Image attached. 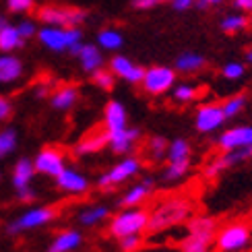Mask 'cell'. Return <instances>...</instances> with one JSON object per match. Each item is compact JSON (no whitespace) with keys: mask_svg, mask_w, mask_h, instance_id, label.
Wrapping results in <instances>:
<instances>
[{"mask_svg":"<svg viewBox=\"0 0 252 252\" xmlns=\"http://www.w3.org/2000/svg\"><path fill=\"white\" fill-rule=\"evenodd\" d=\"M192 215V205L188 198H170L163 201L153 213H149V232H163L170 229L172 225H178L182 221H188Z\"/></svg>","mask_w":252,"mask_h":252,"instance_id":"obj_1","label":"cell"},{"mask_svg":"<svg viewBox=\"0 0 252 252\" xmlns=\"http://www.w3.org/2000/svg\"><path fill=\"white\" fill-rule=\"evenodd\" d=\"M39 44L52 50V52H68L72 46L83 41V31L81 27H54V25H44L37 29Z\"/></svg>","mask_w":252,"mask_h":252,"instance_id":"obj_2","label":"cell"},{"mask_svg":"<svg viewBox=\"0 0 252 252\" xmlns=\"http://www.w3.org/2000/svg\"><path fill=\"white\" fill-rule=\"evenodd\" d=\"M149 225V213L145 209L136 207H124V211L112 217L110 221V234L114 238H124L130 234H143Z\"/></svg>","mask_w":252,"mask_h":252,"instance_id":"obj_3","label":"cell"},{"mask_svg":"<svg viewBox=\"0 0 252 252\" xmlns=\"http://www.w3.org/2000/svg\"><path fill=\"white\" fill-rule=\"evenodd\" d=\"M37 17L44 25H54V27H81L85 23L87 13L83 8L75 6H58V4H48L37 10Z\"/></svg>","mask_w":252,"mask_h":252,"instance_id":"obj_4","label":"cell"},{"mask_svg":"<svg viewBox=\"0 0 252 252\" xmlns=\"http://www.w3.org/2000/svg\"><path fill=\"white\" fill-rule=\"evenodd\" d=\"M176 85V68L170 66H151L145 68V77L141 81V87L145 93L157 97L163 95Z\"/></svg>","mask_w":252,"mask_h":252,"instance_id":"obj_5","label":"cell"},{"mask_svg":"<svg viewBox=\"0 0 252 252\" xmlns=\"http://www.w3.org/2000/svg\"><path fill=\"white\" fill-rule=\"evenodd\" d=\"M248 242H250V229L244 223L227 225L215 238L219 252H240L248 246Z\"/></svg>","mask_w":252,"mask_h":252,"instance_id":"obj_6","label":"cell"},{"mask_svg":"<svg viewBox=\"0 0 252 252\" xmlns=\"http://www.w3.org/2000/svg\"><path fill=\"white\" fill-rule=\"evenodd\" d=\"M56 217V209L52 207H35V209H29L21 215L17 221H13L8 225V234H19V232H25V229H33V227H41L50 223L52 219Z\"/></svg>","mask_w":252,"mask_h":252,"instance_id":"obj_7","label":"cell"},{"mask_svg":"<svg viewBox=\"0 0 252 252\" xmlns=\"http://www.w3.org/2000/svg\"><path fill=\"white\" fill-rule=\"evenodd\" d=\"M139 170H141V161L136 159V157H124V159L118 161L110 172L99 176L97 184H99V188H112L116 184L126 182L128 178L136 176V174H139Z\"/></svg>","mask_w":252,"mask_h":252,"instance_id":"obj_8","label":"cell"},{"mask_svg":"<svg viewBox=\"0 0 252 252\" xmlns=\"http://www.w3.org/2000/svg\"><path fill=\"white\" fill-rule=\"evenodd\" d=\"M225 114L221 103H205L196 110V116H194V126L198 132H215L217 128H221V124L225 122Z\"/></svg>","mask_w":252,"mask_h":252,"instance_id":"obj_9","label":"cell"},{"mask_svg":"<svg viewBox=\"0 0 252 252\" xmlns=\"http://www.w3.org/2000/svg\"><path fill=\"white\" fill-rule=\"evenodd\" d=\"M33 165H35V172L44 174V176H52V178H56L66 167L64 165V155H62V151L54 149V147H46V149H41L35 155Z\"/></svg>","mask_w":252,"mask_h":252,"instance_id":"obj_10","label":"cell"},{"mask_svg":"<svg viewBox=\"0 0 252 252\" xmlns=\"http://www.w3.org/2000/svg\"><path fill=\"white\" fill-rule=\"evenodd\" d=\"M219 149L234 151V149H246L252 147V126H234L219 134L217 139Z\"/></svg>","mask_w":252,"mask_h":252,"instance_id":"obj_11","label":"cell"},{"mask_svg":"<svg viewBox=\"0 0 252 252\" xmlns=\"http://www.w3.org/2000/svg\"><path fill=\"white\" fill-rule=\"evenodd\" d=\"M110 70L118 79H124L126 83H130V85H141V81L145 77V68L134 64L128 56H122V54H116L110 60Z\"/></svg>","mask_w":252,"mask_h":252,"instance_id":"obj_12","label":"cell"},{"mask_svg":"<svg viewBox=\"0 0 252 252\" xmlns=\"http://www.w3.org/2000/svg\"><path fill=\"white\" fill-rule=\"evenodd\" d=\"M106 132H108V147L114 153H118V155L130 153L134 143H136V139L141 136L139 128H128V126L118 128V130H106Z\"/></svg>","mask_w":252,"mask_h":252,"instance_id":"obj_13","label":"cell"},{"mask_svg":"<svg viewBox=\"0 0 252 252\" xmlns=\"http://www.w3.org/2000/svg\"><path fill=\"white\" fill-rule=\"evenodd\" d=\"M56 186L62 192L68 194H83L89 190V180L81 172L72 170V167H64L58 176H56Z\"/></svg>","mask_w":252,"mask_h":252,"instance_id":"obj_14","label":"cell"},{"mask_svg":"<svg viewBox=\"0 0 252 252\" xmlns=\"http://www.w3.org/2000/svg\"><path fill=\"white\" fill-rule=\"evenodd\" d=\"M23 77V62L10 52H2L0 56V85H8Z\"/></svg>","mask_w":252,"mask_h":252,"instance_id":"obj_15","label":"cell"},{"mask_svg":"<svg viewBox=\"0 0 252 252\" xmlns=\"http://www.w3.org/2000/svg\"><path fill=\"white\" fill-rule=\"evenodd\" d=\"M79 62H81V68L85 72H91L97 70L103 66V54H101V48L95 46V44H83L81 46V52L77 54Z\"/></svg>","mask_w":252,"mask_h":252,"instance_id":"obj_16","label":"cell"},{"mask_svg":"<svg viewBox=\"0 0 252 252\" xmlns=\"http://www.w3.org/2000/svg\"><path fill=\"white\" fill-rule=\"evenodd\" d=\"M205 66H207V58L203 54H196V52H182L174 62V68L178 72H186V75L203 70Z\"/></svg>","mask_w":252,"mask_h":252,"instance_id":"obj_17","label":"cell"},{"mask_svg":"<svg viewBox=\"0 0 252 252\" xmlns=\"http://www.w3.org/2000/svg\"><path fill=\"white\" fill-rule=\"evenodd\" d=\"M103 122H106V130H118L126 126V110L120 101L112 99L106 103L103 110Z\"/></svg>","mask_w":252,"mask_h":252,"instance_id":"obj_18","label":"cell"},{"mask_svg":"<svg viewBox=\"0 0 252 252\" xmlns=\"http://www.w3.org/2000/svg\"><path fill=\"white\" fill-rule=\"evenodd\" d=\"M151 188H153V180L151 178H145L143 182L134 184L132 188L126 190V194L120 198V207H136V205H141L145 198L149 196Z\"/></svg>","mask_w":252,"mask_h":252,"instance_id":"obj_19","label":"cell"},{"mask_svg":"<svg viewBox=\"0 0 252 252\" xmlns=\"http://www.w3.org/2000/svg\"><path fill=\"white\" fill-rule=\"evenodd\" d=\"M83 242V238L79 232H75V229H66V232H60L56 238H54V242L50 244L48 252H72V250H77Z\"/></svg>","mask_w":252,"mask_h":252,"instance_id":"obj_20","label":"cell"},{"mask_svg":"<svg viewBox=\"0 0 252 252\" xmlns=\"http://www.w3.org/2000/svg\"><path fill=\"white\" fill-rule=\"evenodd\" d=\"M79 99V89L77 87H72V85H64V87H60L58 91L52 93V97H50V103H52V108L54 110H70L72 106L77 103Z\"/></svg>","mask_w":252,"mask_h":252,"instance_id":"obj_21","label":"cell"},{"mask_svg":"<svg viewBox=\"0 0 252 252\" xmlns=\"http://www.w3.org/2000/svg\"><path fill=\"white\" fill-rule=\"evenodd\" d=\"M213 236V232H188V238L182 242L180 252H209Z\"/></svg>","mask_w":252,"mask_h":252,"instance_id":"obj_22","label":"cell"},{"mask_svg":"<svg viewBox=\"0 0 252 252\" xmlns=\"http://www.w3.org/2000/svg\"><path fill=\"white\" fill-rule=\"evenodd\" d=\"M25 37L19 33L17 25H4L0 29V52H15L19 48H23Z\"/></svg>","mask_w":252,"mask_h":252,"instance_id":"obj_23","label":"cell"},{"mask_svg":"<svg viewBox=\"0 0 252 252\" xmlns=\"http://www.w3.org/2000/svg\"><path fill=\"white\" fill-rule=\"evenodd\" d=\"M33 176H35V165L33 161H29V159H19L15 163V170H13V186L17 188H25L31 184V180H33Z\"/></svg>","mask_w":252,"mask_h":252,"instance_id":"obj_24","label":"cell"},{"mask_svg":"<svg viewBox=\"0 0 252 252\" xmlns=\"http://www.w3.org/2000/svg\"><path fill=\"white\" fill-rule=\"evenodd\" d=\"M108 145V132H95L91 136H85L77 147H75V153L77 155H89V153H97L101 151L103 147Z\"/></svg>","mask_w":252,"mask_h":252,"instance_id":"obj_25","label":"cell"},{"mask_svg":"<svg viewBox=\"0 0 252 252\" xmlns=\"http://www.w3.org/2000/svg\"><path fill=\"white\" fill-rule=\"evenodd\" d=\"M122 44H124V37L120 31L114 27H106L97 33V46L106 52H116L122 48Z\"/></svg>","mask_w":252,"mask_h":252,"instance_id":"obj_26","label":"cell"},{"mask_svg":"<svg viewBox=\"0 0 252 252\" xmlns=\"http://www.w3.org/2000/svg\"><path fill=\"white\" fill-rule=\"evenodd\" d=\"M250 25V19L246 17V13H229L221 19V23H219V27H221L223 33H229V35H234V33H240V31H244L246 27Z\"/></svg>","mask_w":252,"mask_h":252,"instance_id":"obj_27","label":"cell"},{"mask_svg":"<svg viewBox=\"0 0 252 252\" xmlns=\"http://www.w3.org/2000/svg\"><path fill=\"white\" fill-rule=\"evenodd\" d=\"M108 215H110V209L106 205H93V207L83 209V211L79 213V221L83 225H97Z\"/></svg>","mask_w":252,"mask_h":252,"instance_id":"obj_28","label":"cell"},{"mask_svg":"<svg viewBox=\"0 0 252 252\" xmlns=\"http://www.w3.org/2000/svg\"><path fill=\"white\" fill-rule=\"evenodd\" d=\"M246 103H248V97L244 95V93H240V95H234V97H229L221 103V108H223V114H225V118H236L238 114H242L244 108H246Z\"/></svg>","mask_w":252,"mask_h":252,"instance_id":"obj_29","label":"cell"},{"mask_svg":"<svg viewBox=\"0 0 252 252\" xmlns=\"http://www.w3.org/2000/svg\"><path fill=\"white\" fill-rule=\"evenodd\" d=\"M91 81H93V85H97L99 89H103V91H112L114 89V85H116V75L108 68H97V70H93L91 72Z\"/></svg>","mask_w":252,"mask_h":252,"instance_id":"obj_30","label":"cell"},{"mask_svg":"<svg viewBox=\"0 0 252 252\" xmlns=\"http://www.w3.org/2000/svg\"><path fill=\"white\" fill-rule=\"evenodd\" d=\"M186 157H190V145L186 139H174L167 145V161L186 159Z\"/></svg>","mask_w":252,"mask_h":252,"instance_id":"obj_31","label":"cell"},{"mask_svg":"<svg viewBox=\"0 0 252 252\" xmlns=\"http://www.w3.org/2000/svg\"><path fill=\"white\" fill-rule=\"evenodd\" d=\"M188 170H190V157H186V159H178V161H167L163 178L165 180H178V178L186 176Z\"/></svg>","mask_w":252,"mask_h":252,"instance_id":"obj_32","label":"cell"},{"mask_svg":"<svg viewBox=\"0 0 252 252\" xmlns=\"http://www.w3.org/2000/svg\"><path fill=\"white\" fill-rule=\"evenodd\" d=\"M196 95H198V89L194 85H188V83H180V85L172 87V97L178 103H188V101L196 99Z\"/></svg>","mask_w":252,"mask_h":252,"instance_id":"obj_33","label":"cell"},{"mask_svg":"<svg viewBox=\"0 0 252 252\" xmlns=\"http://www.w3.org/2000/svg\"><path fill=\"white\" fill-rule=\"evenodd\" d=\"M17 147V132L13 128H6L0 132V157H6L8 153H13Z\"/></svg>","mask_w":252,"mask_h":252,"instance_id":"obj_34","label":"cell"},{"mask_svg":"<svg viewBox=\"0 0 252 252\" xmlns=\"http://www.w3.org/2000/svg\"><path fill=\"white\" fill-rule=\"evenodd\" d=\"M244 72H246V66L242 64V62H225L223 68H221V77L227 79V81H238V79H242L244 77Z\"/></svg>","mask_w":252,"mask_h":252,"instance_id":"obj_35","label":"cell"},{"mask_svg":"<svg viewBox=\"0 0 252 252\" xmlns=\"http://www.w3.org/2000/svg\"><path fill=\"white\" fill-rule=\"evenodd\" d=\"M188 232H213L215 234V219L194 217L192 221H188Z\"/></svg>","mask_w":252,"mask_h":252,"instance_id":"obj_36","label":"cell"},{"mask_svg":"<svg viewBox=\"0 0 252 252\" xmlns=\"http://www.w3.org/2000/svg\"><path fill=\"white\" fill-rule=\"evenodd\" d=\"M149 153L153 159H161L163 155H167V141L163 136H153L149 141Z\"/></svg>","mask_w":252,"mask_h":252,"instance_id":"obj_37","label":"cell"},{"mask_svg":"<svg viewBox=\"0 0 252 252\" xmlns=\"http://www.w3.org/2000/svg\"><path fill=\"white\" fill-rule=\"evenodd\" d=\"M33 6H35V0H6V8L15 15L29 13Z\"/></svg>","mask_w":252,"mask_h":252,"instance_id":"obj_38","label":"cell"},{"mask_svg":"<svg viewBox=\"0 0 252 252\" xmlns=\"http://www.w3.org/2000/svg\"><path fill=\"white\" fill-rule=\"evenodd\" d=\"M143 244V238L141 234H130V236H124L120 238V250L122 252H136Z\"/></svg>","mask_w":252,"mask_h":252,"instance_id":"obj_39","label":"cell"},{"mask_svg":"<svg viewBox=\"0 0 252 252\" xmlns=\"http://www.w3.org/2000/svg\"><path fill=\"white\" fill-rule=\"evenodd\" d=\"M17 27H19V33L23 35L25 39L37 35V25H35V21H33V19H23V21H19Z\"/></svg>","mask_w":252,"mask_h":252,"instance_id":"obj_40","label":"cell"},{"mask_svg":"<svg viewBox=\"0 0 252 252\" xmlns=\"http://www.w3.org/2000/svg\"><path fill=\"white\" fill-rule=\"evenodd\" d=\"M161 0H132V8H136V10H151Z\"/></svg>","mask_w":252,"mask_h":252,"instance_id":"obj_41","label":"cell"},{"mask_svg":"<svg viewBox=\"0 0 252 252\" xmlns=\"http://www.w3.org/2000/svg\"><path fill=\"white\" fill-rule=\"evenodd\" d=\"M10 112H13V106H10V101L6 97L0 95V122L6 120L10 116Z\"/></svg>","mask_w":252,"mask_h":252,"instance_id":"obj_42","label":"cell"},{"mask_svg":"<svg viewBox=\"0 0 252 252\" xmlns=\"http://www.w3.org/2000/svg\"><path fill=\"white\" fill-rule=\"evenodd\" d=\"M17 196H19V201H23V203H31V201H35V192L31 190L29 186L19 188V190H17Z\"/></svg>","mask_w":252,"mask_h":252,"instance_id":"obj_43","label":"cell"},{"mask_svg":"<svg viewBox=\"0 0 252 252\" xmlns=\"http://www.w3.org/2000/svg\"><path fill=\"white\" fill-rule=\"evenodd\" d=\"M170 4H172L174 10H178V13H184V10L194 6V0H172Z\"/></svg>","mask_w":252,"mask_h":252,"instance_id":"obj_44","label":"cell"},{"mask_svg":"<svg viewBox=\"0 0 252 252\" xmlns=\"http://www.w3.org/2000/svg\"><path fill=\"white\" fill-rule=\"evenodd\" d=\"M219 4H223V0H194V6L196 8H213V6H219Z\"/></svg>","mask_w":252,"mask_h":252,"instance_id":"obj_45","label":"cell"},{"mask_svg":"<svg viewBox=\"0 0 252 252\" xmlns=\"http://www.w3.org/2000/svg\"><path fill=\"white\" fill-rule=\"evenodd\" d=\"M234 6L240 13H252V0H234Z\"/></svg>","mask_w":252,"mask_h":252,"instance_id":"obj_46","label":"cell"},{"mask_svg":"<svg viewBox=\"0 0 252 252\" xmlns=\"http://www.w3.org/2000/svg\"><path fill=\"white\" fill-rule=\"evenodd\" d=\"M35 93H37V97H46V95H48V87H46V85H39Z\"/></svg>","mask_w":252,"mask_h":252,"instance_id":"obj_47","label":"cell"},{"mask_svg":"<svg viewBox=\"0 0 252 252\" xmlns=\"http://www.w3.org/2000/svg\"><path fill=\"white\" fill-rule=\"evenodd\" d=\"M246 62H248V64H252V48L246 52Z\"/></svg>","mask_w":252,"mask_h":252,"instance_id":"obj_48","label":"cell"},{"mask_svg":"<svg viewBox=\"0 0 252 252\" xmlns=\"http://www.w3.org/2000/svg\"><path fill=\"white\" fill-rule=\"evenodd\" d=\"M4 25H6V21H4V19H2V17H0V29H2V27H4Z\"/></svg>","mask_w":252,"mask_h":252,"instance_id":"obj_49","label":"cell"},{"mask_svg":"<svg viewBox=\"0 0 252 252\" xmlns=\"http://www.w3.org/2000/svg\"><path fill=\"white\" fill-rule=\"evenodd\" d=\"M250 27H252V13H250Z\"/></svg>","mask_w":252,"mask_h":252,"instance_id":"obj_50","label":"cell"},{"mask_svg":"<svg viewBox=\"0 0 252 252\" xmlns=\"http://www.w3.org/2000/svg\"><path fill=\"white\" fill-rule=\"evenodd\" d=\"M161 2H172V0H161Z\"/></svg>","mask_w":252,"mask_h":252,"instance_id":"obj_51","label":"cell"}]
</instances>
